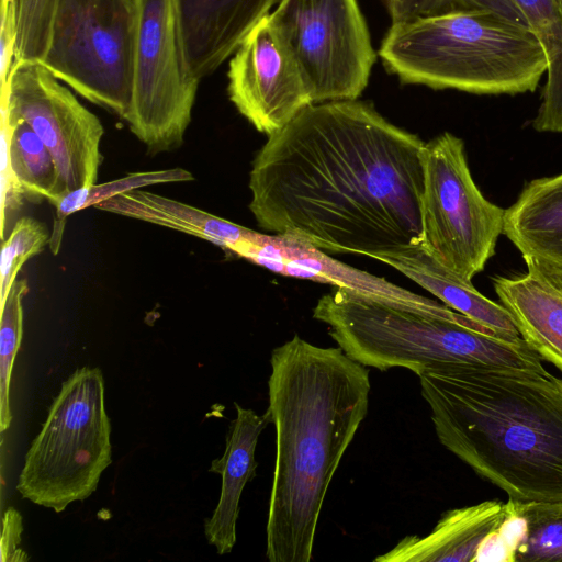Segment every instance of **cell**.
Masks as SVG:
<instances>
[{
	"label": "cell",
	"mask_w": 562,
	"mask_h": 562,
	"mask_svg": "<svg viewBox=\"0 0 562 562\" xmlns=\"http://www.w3.org/2000/svg\"><path fill=\"white\" fill-rule=\"evenodd\" d=\"M1 109L26 122L52 153L59 175L53 206L67 193L97 183L102 123L41 63H13L1 87Z\"/></svg>",
	"instance_id": "cell-11"
},
{
	"label": "cell",
	"mask_w": 562,
	"mask_h": 562,
	"mask_svg": "<svg viewBox=\"0 0 562 562\" xmlns=\"http://www.w3.org/2000/svg\"><path fill=\"white\" fill-rule=\"evenodd\" d=\"M314 103L357 100L376 60L358 0H280L269 14Z\"/></svg>",
	"instance_id": "cell-9"
},
{
	"label": "cell",
	"mask_w": 562,
	"mask_h": 562,
	"mask_svg": "<svg viewBox=\"0 0 562 562\" xmlns=\"http://www.w3.org/2000/svg\"><path fill=\"white\" fill-rule=\"evenodd\" d=\"M234 254L282 276L329 283L442 315L456 313L445 304L335 260L293 236L254 231L235 246Z\"/></svg>",
	"instance_id": "cell-13"
},
{
	"label": "cell",
	"mask_w": 562,
	"mask_h": 562,
	"mask_svg": "<svg viewBox=\"0 0 562 562\" xmlns=\"http://www.w3.org/2000/svg\"><path fill=\"white\" fill-rule=\"evenodd\" d=\"M268 412L276 460L266 526L270 562H310L327 490L364 420L369 370L299 335L274 348Z\"/></svg>",
	"instance_id": "cell-2"
},
{
	"label": "cell",
	"mask_w": 562,
	"mask_h": 562,
	"mask_svg": "<svg viewBox=\"0 0 562 562\" xmlns=\"http://www.w3.org/2000/svg\"><path fill=\"white\" fill-rule=\"evenodd\" d=\"M136 27L134 0H59L41 64L85 99L125 120Z\"/></svg>",
	"instance_id": "cell-7"
},
{
	"label": "cell",
	"mask_w": 562,
	"mask_h": 562,
	"mask_svg": "<svg viewBox=\"0 0 562 562\" xmlns=\"http://www.w3.org/2000/svg\"><path fill=\"white\" fill-rule=\"evenodd\" d=\"M25 278L16 279L1 304L0 322V430L5 431L12 420L10 408V382L15 356L23 334L22 299L27 293Z\"/></svg>",
	"instance_id": "cell-25"
},
{
	"label": "cell",
	"mask_w": 562,
	"mask_h": 562,
	"mask_svg": "<svg viewBox=\"0 0 562 562\" xmlns=\"http://www.w3.org/2000/svg\"><path fill=\"white\" fill-rule=\"evenodd\" d=\"M423 171V247L446 269L472 281L495 254L505 209L482 194L463 140L449 132L425 143Z\"/></svg>",
	"instance_id": "cell-8"
},
{
	"label": "cell",
	"mask_w": 562,
	"mask_h": 562,
	"mask_svg": "<svg viewBox=\"0 0 562 562\" xmlns=\"http://www.w3.org/2000/svg\"><path fill=\"white\" fill-rule=\"evenodd\" d=\"M236 417L231 422L225 450L214 459L209 469L222 477L218 503L204 521V533L220 555L229 553L236 543V524L239 502L246 484L256 475L258 467L255 450L262 430L271 424L268 409L259 415L250 408L234 403Z\"/></svg>",
	"instance_id": "cell-17"
},
{
	"label": "cell",
	"mask_w": 562,
	"mask_h": 562,
	"mask_svg": "<svg viewBox=\"0 0 562 562\" xmlns=\"http://www.w3.org/2000/svg\"><path fill=\"white\" fill-rule=\"evenodd\" d=\"M313 318L347 356L380 371L404 368L418 376L468 363L548 372L521 337L501 336L458 312L442 315L336 286L317 301Z\"/></svg>",
	"instance_id": "cell-4"
},
{
	"label": "cell",
	"mask_w": 562,
	"mask_h": 562,
	"mask_svg": "<svg viewBox=\"0 0 562 562\" xmlns=\"http://www.w3.org/2000/svg\"><path fill=\"white\" fill-rule=\"evenodd\" d=\"M98 210L172 228L224 249L245 237L249 228L160 194L135 189L94 206Z\"/></svg>",
	"instance_id": "cell-20"
},
{
	"label": "cell",
	"mask_w": 562,
	"mask_h": 562,
	"mask_svg": "<svg viewBox=\"0 0 562 562\" xmlns=\"http://www.w3.org/2000/svg\"><path fill=\"white\" fill-rule=\"evenodd\" d=\"M440 443L516 502H562V380L447 363L418 375Z\"/></svg>",
	"instance_id": "cell-3"
},
{
	"label": "cell",
	"mask_w": 562,
	"mask_h": 562,
	"mask_svg": "<svg viewBox=\"0 0 562 562\" xmlns=\"http://www.w3.org/2000/svg\"><path fill=\"white\" fill-rule=\"evenodd\" d=\"M503 234L522 258L562 268V173L525 184L505 209Z\"/></svg>",
	"instance_id": "cell-18"
},
{
	"label": "cell",
	"mask_w": 562,
	"mask_h": 562,
	"mask_svg": "<svg viewBox=\"0 0 562 562\" xmlns=\"http://www.w3.org/2000/svg\"><path fill=\"white\" fill-rule=\"evenodd\" d=\"M424 147L370 103H313L256 154L249 210L263 231L327 254L419 247Z\"/></svg>",
	"instance_id": "cell-1"
},
{
	"label": "cell",
	"mask_w": 562,
	"mask_h": 562,
	"mask_svg": "<svg viewBox=\"0 0 562 562\" xmlns=\"http://www.w3.org/2000/svg\"><path fill=\"white\" fill-rule=\"evenodd\" d=\"M521 11L547 55L548 70L541 103L532 120L540 133H562V2L512 0Z\"/></svg>",
	"instance_id": "cell-22"
},
{
	"label": "cell",
	"mask_w": 562,
	"mask_h": 562,
	"mask_svg": "<svg viewBox=\"0 0 562 562\" xmlns=\"http://www.w3.org/2000/svg\"><path fill=\"white\" fill-rule=\"evenodd\" d=\"M562 2V0H560Z\"/></svg>",
	"instance_id": "cell-31"
},
{
	"label": "cell",
	"mask_w": 562,
	"mask_h": 562,
	"mask_svg": "<svg viewBox=\"0 0 562 562\" xmlns=\"http://www.w3.org/2000/svg\"><path fill=\"white\" fill-rule=\"evenodd\" d=\"M59 0H11L16 21L14 63H41Z\"/></svg>",
	"instance_id": "cell-26"
},
{
	"label": "cell",
	"mask_w": 562,
	"mask_h": 562,
	"mask_svg": "<svg viewBox=\"0 0 562 562\" xmlns=\"http://www.w3.org/2000/svg\"><path fill=\"white\" fill-rule=\"evenodd\" d=\"M379 56L402 83L473 94L533 92L548 70L528 25L484 10L392 23Z\"/></svg>",
	"instance_id": "cell-5"
},
{
	"label": "cell",
	"mask_w": 562,
	"mask_h": 562,
	"mask_svg": "<svg viewBox=\"0 0 562 562\" xmlns=\"http://www.w3.org/2000/svg\"><path fill=\"white\" fill-rule=\"evenodd\" d=\"M527 272L492 282L520 337L542 360L562 371V268L524 258Z\"/></svg>",
	"instance_id": "cell-15"
},
{
	"label": "cell",
	"mask_w": 562,
	"mask_h": 562,
	"mask_svg": "<svg viewBox=\"0 0 562 562\" xmlns=\"http://www.w3.org/2000/svg\"><path fill=\"white\" fill-rule=\"evenodd\" d=\"M385 2L392 23L460 11L484 10L528 25L526 18L512 0H385Z\"/></svg>",
	"instance_id": "cell-28"
},
{
	"label": "cell",
	"mask_w": 562,
	"mask_h": 562,
	"mask_svg": "<svg viewBox=\"0 0 562 562\" xmlns=\"http://www.w3.org/2000/svg\"><path fill=\"white\" fill-rule=\"evenodd\" d=\"M194 179L193 175L182 168H171L155 171H139L124 176L101 184H91L79 188L67 193L56 205L53 233L49 239V247L54 255H57L61 245L66 220L69 215L86 207L95 206L102 201L117 194L142 189L145 187L171 183L188 182Z\"/></svg>",
	"instance_id": "cell-24"
},
{
	"label": "cell",
	"mask_w": 562,
	"mask_h": 562,
	"mask_svg": "<svg viewBox=\"0 0 562 562\" xmlns=\"http://www.w3.org/2000/svg\"><path fill=\"white\" fill-rule=\"evenodd\" d=\"M374 259L398 270L445 305L480 325L507 338H520L512 315L502 304L480 293L472 281H465L446 269L423 245L402 252L381 255Z\"/></svg>",
	"instance_id": "cell-19"
},
{
	"label": "cell",
	"mask_w": 562,
	"mask_h": 562,
	"mask_svg": "<svg viewBox=\"0 0 562 562\" xmlns=\"http://www.w3.org/2000/svg\"><path fill=\"white\" fill-rule=\"evenodd\" d=\"M227 77L229 100L257 131L267 135L314 103L296 59L269 14L233 54Z\"/></svg>",
	"instance_id": "cell-12"
},
{
	"label": "cell",
	"mask_w": 562,
	"mask_h": 562,
	"mask_svg": "<svg viewBox=\"0 0 562 562\" xmlns=\"http://www.w3.org/2000/svg\"><path fill=\"white\" fill-rule=\"evenodd\" d=\"M1 186L14 183L25 200L54 204L59 183L55 159L32 127L1 109Z\"/></svg>",
	"instance_id": "cell-21"
},
{
	"label": "cell",
	"mask_w": 562,
	"mask_h": 562,
	"mask_svg": "<svg viewBox=\"0 0 562 562\" xmlns=\"http://www.w3.org/2000/svg\"><path fill=\"white\" fill-rule=\"evenodd\" d=\"M183 64L200 82L232 56L280 0H171Z\"/></svg>",
	"instance_id": "cell-14"
},
{
	"label": "cell",
	"mask_w": 562,
	"mask_h": 562,
	"mask_svg": "<svg viewBox=\"0 0 562 562\" xmlns=\"http://www.w3.org/2000/svg\"><path fill=\"white\" fill-rule=\"evenodd\" d=\"M16 46V21L11 0L0 3V75L1 87L7 83L12 69Z\"/></svg>",
	"instance_id": "cell-29"
},
{
	"label": "cell",
	"mask_w": 562,
	"mask_h": 562,
	"mask_svg": "<svg viewBox=\"0 0 562 562\" xmlns=\"http://www.w3.org/2000/svg\"><path fill=\"white\" fill-rule=\"evenodd\" d=\"M507 519L506 503L485 501L445 512L425 537L406 536L376 562H472L497 537Z\"/></svg>",
	"instance_id": "cell-16"
},
{
	"label": "cell",
	"mask_w": 562,
	"mask_h": 562,
	"mask_svg": "<svg viewBox=\"0 0 562 562\" xmlns=\"http://www.w3.org/2000/svg\"><path fill=\"white\" fill-rule=\"evenodd\" d=\"M49 239L50 235L43 223L27 216L15 222L1 248L0 305L4 303L22 266L41 252Z\"/></svg>",
	"instance_id": "cell-27"
},
{
	"label": "cell",
	"mask_w": 562,
	"mask_h": 562,
	"mask_svg": "<svg viewBox=\"0 0 562 562\" xmlns=\"http://www.w3.org/2000/svg\"><path fill=\"white\" fill-rule=\"evenodd\" d=\"M514 518V562H562V502L508 499Z\"/></svg>",
	"instance_id": "cell-23"
},
{
	"label": "cell",
	"mask_w": 562,
	"mask_h": 562,
	"mask_svg": "<svg viewBox=\"0 0 562 562\" xmlns=\"http://www.w3.org/2000/svg\"><path fill=\"white\" fill-rule=\"evenodd\" d=\"M110 437L102 371L77 369L63 383L25 454L18 492L55 513L85 501L112 463Z\"/></svg>",
	"instance_id": "cell-6"
},
{
	"label": "cell",
	"mask_w": 562,
	"mask_h": 562,
	"mask_svg": "<svg viewBox=\"0 0 562 562\" xmlns=\"http://www.w3.org/2000/svg\"><path fill=\"white\" fill-rule=\"evenodd\" d=\"M22 531L21 514L13 507L7 508L2 518L1 562L27 561L26 553L20 549Z\"/></svg>",
	"instance_id": "cell-30"
},
{
	"label": "cell",
	"mask_w": 562,
	"mask_h": 562,
	"mask_svg": "<svg viewBox=\"0 0 562 562\" xmlns=\"http://www.w3.org/2000/svg\"><path fill=\"white\" fill-rule=\"evenodd\" d=\"M133 94L124 121L149 154L180 147L199 83L184 67L171 0H134Z\"/></svg>",
	"instance_id": "cell-10"
}]
</instances>
